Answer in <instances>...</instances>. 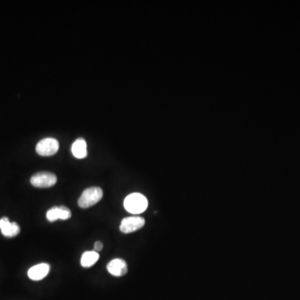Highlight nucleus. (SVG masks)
<instances>
[{
	"instance_id": "39448f33",
	"label": "nucleus",
	"mask_w": 300,
	"mask_h": 300,
	"mask_svg": "<svg viewBox=\"0 0 300 300\" xmlns=\"http://www.w3.org/2000/svg\"><path fill=\"white\" fill-rule=\"evenodd\" d=\"M145 218L140 216H132L123 218L121 221L120 229L123 234H131L145 226Z\"/></svg>"
},
{
	"instance_id": "7ed1b4c3",
	"label": "nucleus",
	"mask_w": 300,
	"mask_h": 300,
	"mask_svg": "<svg viewBox=\"0 0 300 300\" xmlns=\"http://www.w3.org/2000/svg\"><path fill=\"white\" fill-rule=\"evenodd\" d=\"M59 149H60L59 141L54 138L42 139L36 145V152L39 155L44 157L55 155Z\"/></svg>"
},
{
	"instance_id": "20e7f679",
	"label": "nucleus",
	"mask_w": 300,
	"mask_h": 300,
	"mask_svg": "<svg viewBox=\"0 0 300 300\" xmlns=\"http://www.w3.org/2000/svg\"><path fill=\"white\" fill-rule=\"evenodd\" d=\"M57 177L50 172H38L30 179V183L36 188H49L55 185Z\"/></svg>"
},
{
	"instance_id": "0eeeda50",
	"label": "nucleus",
	"mask_w": 300,
	"mask_h": 300,
	"mask_svg": "<svg viewBox=\"0 0 300 300\" xmlns=\"http://www.w3.org/2000/svg\"><path fill=\"white\" fill-rule=\"evenodd\" d=\"M0 230L3 236L13 238L20 233V227L15 222L11 223L7 217H3L0 219Z\"/></svg>"
},
{
	"instance_id": "1a4fd4ad",
	"label": "nucleus",
	"mask_w": 300,
	"mask_h": 300,
	"mask_svg": "<svg viewBox=\"0 0 300 300\" xmlns=\"http://www.w3.org/2000/svg\"><path fill=\"white\" fill-rule=\"evenodd\" d=\"M49 270H50V266L48 264H45V263L38 264V265L30 268L28 271V276L30 279L34 280V281H38L48 275Z\"/></svg>"
},
{
	"instance_id": "f8f14e48",
	"label": "nucleus",
	"mask_w": 300,
	"mask_h": 300,
	"mask_svg": "<svg viewBox=\"0 0 300 300\" xmlns=\"http://www.w3.org/2000/svg\"><path fill=\"white\" fill-rule=\"evenodd\" d=\"M103 243L100 242V241H97L95 243H94V250L96 252L101 251L102 249H103Z\"/></svg>"
},
{
	"instance_id": "6e6552de",
	"label": "nucleus",
	"mask_w": 300,
	"mask_h": 300,
	"mask_svg": "<svg viewBox=\"0 0 300 300\" xmlns=\"http://www.w3.org/2000/svg\"><path fill=\"white\" fill-rule=\"evenodd\" d=\"M107 270L112 275L121 277L128 273V265L123 259H115L108 264Z\"/></svg>"
},
{
	"instance_id": "9d476101",
	"label": "nucleus",
	"mask_w": 300,
	"mask_h": 300,
	"mask_svg": "<svg viewBox=\"0 0 300 300\" xmlns=\"http://www.w3.org/2000/svg\"><path fill=\"white\" fill-rule=\"evenodd\" d=\"M72 153L76 158H85L87 157V143L83 138H79L72 145Z\"/></svg>"
},
{
	"instance_id": "9b49d317",
	"label": "nucleus",
	"mask_w": 300,
	"mask_h": 300,
	"mask_svg": "<svg viewBox=\"0 0 300 300\" xmlns=\"http://www.w3.org/2000/svg\"><path fill=\"white\" fill-rule=\"evenodd\" d=\"M99 259V254L96 251H87L84 253L81 258V265L84 268H90L93 266Z\"/></svg>"
},
{
	"instance_id": "f03ea898",
	"label": "nucleus",
	"mask_w": 300,
	"mask_h": 300,
	"mask_svg": "<svg viewBox=\"0 0 300 300\" xmlns=\"http://www.w3.org/2000/svg\"><path fill=\"white\" fill-rule=\"evenodd\" d=\"M103 194V190L99 187L86 188L78 200L79 207L82 209L92 207L101 200Z\"/></svg>"
},
{
	"instance_id": "423d86ee",
	"label": "nucleus",
	"mask_w": 300,
	"mask_h": 300,
	"mask_svg": "<svg viewBox=\"0 0 300 300\" xmlns=\"http://www.w3.org/2000/svg\"><path fill=\"white\" fill-rule=\"evenodd\" d=\"M71 211L68 208L65 206H60V207H53L52 209L48 210L46 213V218L49 222H55L58 219L67 220L71 218Z\"/></svg>"
},
{
	"instance_id": "f257e3e1",
	"label": "nucleus",
	"mask_w": 300,
	"mask_h": 300,
	"mask_svg": "<svg viewBox=\"0 0 300 300\" xmlns=\"http://www.w3.org/2000/svg\"><path fill=\"white\" fill-rule=\"evenodd\" d=\"M123 205L128 213L139 214L147 210L149 203L145 195L139 193H134L126 197Z\"/></svg>"
}]
</instances>
